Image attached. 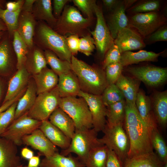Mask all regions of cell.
Listing matches in <instances>:
<instances>
[{"instance_id":"obj_1","label":"cell","mask_w":167,"mask_h":167,"mask_svg":"<svg viewBox=\"0 0 167 167\" xmlns=\"http://www.w3.org/2000/svg\"><path fill=\"white\" fill-rule=\"evenodd\" d=\"M124 127L130 142L127 158L153 152L151 140L153 129L142 119L135 103L126 101Z\"/></svg>"},{"instance_id":"obj_2","label":"cell","mask_w":167,"mask_h":167,"mask_svg":"<svg viewBox=\"0 0 167 167\" xmlns=\"http://www.w3.org/2000/svg\"><path fill=\"white\" fill-rule=\"evenodd\" d=\"M72 71L79 81L81 90L88 93L101 95L108 85L105 70L91 66L72 55L71 60Z\"/></svg>"},{"instance_id":"obj_3","label":"cell","mask_w":167,"mask_h":167,"mask_svg":"<svg viewBox=\"0 0 167 167\" xmlns=\"http://www.w3.org/2000/svg\"><path fill=\"white\" fill-rule=\"evenodd\" d=\"M33 41L43 50H50L61 59L71 62L72 54L66 45L65 37L57 32L45 22L37 21Z\"/></svg>"},{"instance_id":"obj_4","label":"cell","mask_w":167,"mask_h":167,"mask_svg":"<svg viewBox=\"0 0 167 167\" xmlns=\"http://www.w3.org/2000/svg\"><path fill=\"white\" fill-rule=\"evenodd\" d=\"M97 133L93 128L75 129L69 147L66 149L62 150L60 154L66 156L72 153H75L85 164L91 150L103 145L98 140Z\"/></svg>"},{"instance_id":"obj_5","label":"cell","mask_w":167,"mask_h":167,"mask_svg":"<svg viewBox=\"0 0 167 167\" xmlns=\"http://www.w3.org/2000/svg\"><path fill=\"white\" fill-rule=\"evenodd\" d=\"M102 131L104 135L101 138H98V141L115 152L123 166L130 148L129 139L124 124L109 126L106 124Z\"/></svg>"},{"instance_id":"obj_6","label":"cell","mask_w":167,"mask_h":167,"mask_svg":"<svg viewBox=\"0 0 167 167\" xmlns=\"http://www.w3.org/2000/svg\"><path fill=\"white\" fill-rule=\"evenodd\" d=\"M92 20L83 17L75 7L67 5L53 29L64 36L66 35L79 36L89 26Z\"/></svg>"},{"instance_id":"obj_7","label":"cell","mask_w":167,"mask_h":167,"mask_svg":"<svg viewBox=\"0 0 167 167\" xmlns=\"http://www.w3.org/2000/svg\"><path fill=\"white\" fill-rule=\"evenodd\" d=\"M58 107L72 118L75 129L93 128L91 113L86 101L82 97L61 98Z\"/></svg>"},{"instance_id":"obj_8","label":"cell","mask_w":167,"mask_h":167,"mask_svg":"<svg viewBox=\"0 0 167 167\" xmlns=\"http://www.w3.org/2000/svg\"><path fill=\"white\" fill-rule=\"evenodd\" d=\"M165 10L127 14L129 26L135 29L144 38L160 27L167 24Z\"/></svg>"},{"instance_id":"obj_9","label":"cell","mask_w":167,"mask_h":167,"mask_svg":"<svg viewBox=\"0 0 167 167\" xmlns=\"http://www.w3.org/2000/svg\"><path fill=\"white\" fill-rule=\"evenodd\" d=\"M37 95L33 105L27 113V115L40 121L48 120L51 114L58 107L61 97L57 87Z\"/></svg>"},{"instance_id":"obj_10","label":"cell","mask_w":167,"mask_h":167,"mask_svg":"<svg viewBox=\"0 0 167 167\" xmlns=\"http://www.w3.org/2000/svg\"><path fill=\"white\" fill-rule=\"evenodd\" d=\"M41 121L28 116L27 113L15 120L1 137L18 146L23 144L22 138L39 128Z\"/></svg>"},{"instance_id":"obj_11","label":"cell","mask_w":167,"mask_h":167,"mask_svg":"<svg viewBox=\"0 0 167 167\" xmlns=\"http://www.w3.org/2000/svg\"><path fill=\"white\" fill-rule=\"evenodd\" d=\"M95 14L96 25L94 30L90 32L98 54L104 58L107 51L114 44V40L106 24L102 7L97 4L95 7Z\"/></svg>"},{"instance_id":"obj_12","label":"cell","mask_w":167,"mask_h":167,"mask_svg":"<svg viewBox=\"0 0 167 167\" xmlns=\"http://www.w3.org/2000/svg\"><path fill=\"white\" fill-rule=\"evenodd\" d=\"M126 71L139 81L151 87H156L165 82L167 69L151 65L130 66Z\"/></svg>"},{"instance_id":"obj_13","label":"cell","mask_w":167,"mask_h":167,"mask_svg":"<svg viewBox=\"0 0 167 167\" xmlns=\"http://www.w3.org/2000/svg\"><path fill=\"white\" fill-rule=\"evenodd\" d=\"M78 96L83 98L88 105L92 115L93 128L98 132L102 131L106 124V107L102 101L101 95L80 90Z\"/></svg>"},{"instance_id":"obj_14","label":"cell","mask_w":167,"mask_h":167,"mask_svg":"<svg viewBox=\"0 0 167 167\" xmlns=\"http://www.w3.org/2000/svg\"><path fill=\"white\" fill-rule=\"evenodd\" d=\"M143 39L135 29L128 27L118 32L114 43L122 53L127 51L142 49L146 46Z\"/></svg>"},{"instance_id":"obj_15","label":"cell","mask_w":167,"mask_h":167,"mask_svg":"<svg viewBox=\"0 0 167 167\" xmlns=\"http://www.w3.org/2000/svg\"><path fill=\"white\" fill-rule=\"evenodd\" d=\"M22 141L23 144L30 146L39 151L40 156L48 157L58 152L56 146L48 139L39 128L24 136L22 138Z\"/></svg>"},{"instance_id":"obj_16","label":"cell","mask_w":167,"mask_h":167,"mask_svg":"<svg viewBox=\"0 0 167 167\" xmlns=\"http://www.w3.org/2000/svg\"><path fill=\"white\" fill-rule=\"evenodd\" d=\"M126 10L123 0H121L118 5L110 11L105 21L114 40L120 30L129 27Z\"/></svg>"},{"instance_id":"obj_17","label":"cell","mask_w":167,"mask_h":167,"mask_svg":"<svg viewBox=\"0 0 167 167\" xmlns=\"http://www.w3.org/2000/svg\"><path fill=\"white\" fill-rule=\"evenodd\" d=\"M17 146L0 136V167H23Z\"/></svg>"},{"instance_id":"obj_18","label":"cell","mask_w":167,"mask_h":167,"mask_svg":"<svg viewBox=\"0 0 167 167\" xmlns=\"http://www.w3.org/2000/svg\"><path fill=\"white\" fill-rule=\"evenodd\" d=\"M36 23L32 13L21 11L16 31L29 49L34 45L33 39Z\"/></svg>"},{"instance_id":"obj_19","label":"cell","mask_w":167,"mask_h":167,"mask_svg":"<svg viewBox=\"0 0 167 167\" xmlns=\"http://www.w3.org/2000/svg\"><path fill=\"white\" fill-rule=\"evenodd\" d=\"M135 104L139 115L143 121L152 129L157 128V123L153 112L150 98L143 91L139 90Z\"/></svg>"},{"instance_id":"obj_20","label":"cell","mask_w":167,"mask_h":167,"mask_svg":"<svg viewBox=\"0 0 167 167\" xmlns=\"http://www.w3.org/2000/svg\"><path fill=\"white\" fill-rule=\"evenodd\" d=\"M39 128L55 146L60 148L62 150L66 149L69 147L71 139L52 124L49 120L41 121Z\"/></svg>"},{"instance_id":"obj_21","label":"cell","mask_w":167,"mask_h":167,"mask_svg":"<svg viewBox=\"0 0 167 167\" xmlns=\"http://www.w3.org/2000/svg\"><path fill=\"white\" fill-rule=\"evenodd\" d=\"M29 74L24 66L17 70L9 81L3 103L12 99L24 90L28 83Z\"/></svg>"},{"instance_id":"obj_22","label":"cell","mask_w":167,"mask_h":167,"mask_svg":"<svg viewBox=\"0 0 167 167\" xmlns=\"http://www.w3.org/2000/svg\"><path fill=\"white\" fill-rule=\"evenodd\" d=\"M57 86L61 98L76 96L81 90L78 79L72 71L58 76Z\"/></svg>"},{"instance_id":"obj_23","label":"cell","mask_w":167,"mask_h":167,"mask_svg":"<svg viewBox=\"0 0 167 167\" xmlns=\"http://www.w3.org/2000/svg\"><path fill=\"white\" fill-rule=\"evenodd\" d=\"M85 165L77 157L70 154L64 156L56 152L53 155L45 157L41 161L39 167H85Z\"/></svg>"},{"instance_id":"obj_24","label":"cell","mask_w":167,"mask_h":167,"mask_svg":"<svg viewBox=\"0 0 167 167\" xmlns=\"http://www.w3.org/2000/svg\"><path fill=\"white\" fill-rule=\"evenodd\" d=\"M32 14L37 21L46 22L52 28L54 27L57 19L53 13L52 1L50 0H35Z\"/></svg>"},{"instance_id":"obj_25","label":"cell","mask_w":167,"mask_h":167,"mask_svg":"<svg viewBox=\"0 0 167 167\" xmlns=\"http://www.w3.org/2000/svg\"><path fill=\"white\" fill-rule=\"evenodd\" d=\"M49 119L52 124L71 139L75 134V126L73 120L65 112L58 107L51 114Z\"/></svg>"},{"instance_id":"obj_26","label":"cell","mask_w":167,"mask_h":167,"mask_svg":"<svg viewBox=\"0 0 167 167\" xmlns=\"http://www.w3.org/2000/svg\"><path fill=\"white\" fill-rule=\"evenodd\" d=\"M165 51L156 53L142 49L136 52L126 51L121 53L119 63L124 67L143 62H156L158 57Z\"/></svg>"},{"instance_id":"obj_27","label":"cell","mask_w":167,"mask_h":167,"mask_svg":"<svg viewBox=\"0 0 167 167\" xmlns=\"http://www.w3.org/2000/svg\"><path fill=\"white\" fill-rule=\"evenodd\" d=\"M151 99L153 114L157 122L163 127L167 123V91L156 92Z\"/></svg>"},{"instance_id":"obj_28","label":"cell","mask_w":167,"mask_h":167,"mask_svg":"<svg viewBox=\"0 0 167 167\" xmlns=\"http://www.w3.org/2000/svg\"><path fill=\"white\" fill-rule=\"evenodd\" d=\"M33 76L37 95L50 91L57 85L58 75L51 69L47 67Z\"/></svg>"},{"instance_id":"obj_29","label":"cell","mask_w":167,"mask_h":167,"mask_svg":"<svg viewBox=\"0 0 167 167\" xmlns=\"http://www.w3.org/2000/svg\"><path fill=\"white\" fill-rule=\"evenodd\" d=\"M47 62L43 50L34 44L29 49L24 66L29 73L37 74L47 67Z\"/></svg>"},{"instance_id":"obj_30","label":"cell","mask_w":167,"mask_h":167,"mask_svg":"<svg viewBox=\"0 0 167 167\" xmlns=\"http://www.w3.org/2000/svg\"><path fill=\"white\" fill-rule=\"evenodd\" d=\"M140 83L135 78L122 74L115 84L122 93L126 101L135 103Z\"/></svg>"},{"instance_id":"obj_31","label":"cell","mask_w":167,"mask_h":167,"mask_svg":"<svg viewBox=\"0 0 167 167\" xmlns=\"http://www.w3.org/2000/svg\"><path fill=\"white\" fill-rule=\"evenodd\" d=\"M36 91L34 81L28 83L25 92L17 102L15 120L27 113L32 107L36 97Z\"/></svg>"},{"instance_id":"obj_32","label":"cell","mask_w":167,"mask_h":167,"mask_svg":"<svg viewBox=\"0 0 167 167\" xmlns=\"http://www.w3.org/2000/svg\"><path fill=\"white\" fill-rule=\"evenodd\" d=\"M15 54L12 40L6 31L0 41V73L6 72L11 69Z\"/></svg>"},{"instance_id":"obj_33","label":"cell","mask_w":167,"mask_h":167,"mask_svg":"<svg viewBox=\"0 0 167 167\" xmlns=\"http://www.w3.org/2000/svg\"><path fill=\"white\" fill-rule=\"evenodd\" d=\"M153 152L127 158L123 167H163L164 164Z\"/></svg>"},{"instance_id":"obj_34","label":"cell","mask_w":167,"mask_h":167,"mask_svg":"<svg viewBox=\"0 0 167 167\" xmlns=\"http://www.w3.org/2000/svg\"><path fill=\"white\" fill-rule=\"evenodd\" d=\"M125 100L106 107V124L109 126L124 124L125 116Z\"/></svg>"},{"instance_id":"obj_35","label":"cell","mask_w":167,"mask_h":167,"mask_svg":"<svg viewBox=\"0 0 167 167\" xmlns=\"http://www.w3.org/2000/svg\"><path fill=\"white\" fill-rule=\"evenodd\" d=\"M164 2L161 0H140L126 11L127 14L146 13L165 10Z\"/></svg>"},{"instance_id":"obj_36","label":"cell","mask_w":167,"mask_h":167,"mask_svg":"<svg viewBox=\"0 0 167 167\" xmlns=\"http://www.w3.org/2000/svg\"><path fill=\"white\" fill-rule=\"evenodd\" d=\"M44 52L47 64L58 76L72 71L71 63L61 59L50 50H46Z\"/></svg>"},{"instance_id":"obj_37","label":"cell","mask_w":167,"mask_h":167,"mask_svg":"<svg viewBox=\"0 0 167 167\" xmlns=\"http://www.w3.org/2000/svg\"><path fill=\"white\" fill-rule=\"evenodd\" d=\"M108 150L104 145L92 149L86 161L85 167H106Z\"/></svg>"},{"instance_id":"obj_38","label":"cell","mask_w":167,"mask_h":167,"mask_svg":"<svg viewBox=\"0 0 167 167\" xmlns=\"http://www.w3.org/2000/svg\"><path fill=\"white\" fill-rule=\"evenodd\" d=\"M12 45L16 58V68L18 70L24 66L29 49L17 31L13 34Z\"/></svg>"},{"instance_id":"obj_39","label":"cell","mask_w":167,"mask_h":167,"mask_svg":"<svg viewBox=\"0 0 167 167\" xmlns=\"http://www.w3.org/2000/svg\"><path fill=\"white\" fill-rule=\"evenodd\" d=\"M21 11V10L11 12L0 8V18L5 24L8 35L12 40L14 33L17 29L18 19Z\"/></svg>"},{"instance_id":"obj_40","label":"cell","mask_w":167,"mask_h":167,"mask_svg":"<svg viewBox=\"0 0 167 167\" xmlns=\"http://www.w3.org/2000/svg\"><path fill=\"white\" fill-rule=\"evenodd\" d=\"M151 140L153 149L160 160L164 163L167 162V147L165 142L157 128L152 131Z\"/></svg>"},{"instance_id":"obj_41","label":"cell","mask_w":167,"mask_h":167,"mask_svg":"<svg viewBox=\"0 0 167 167\" xmlns=\"http://www.w3.org/2000/svg\"><path fill=\"white\" fill-rule=\"evenodd\" d=\"M102 101L106 106L125 100L124 97L115 84L108 85L101 95Z\"/></svg>"},{"instance_id":"obj_42","label":"cell","mask_w":167,"mask_h":167,"mask_svg":"<svg viewBox=\"0 0 167 167\" xmlns=\"http://www.w3.org/2000/svg\"><path fill=\"white\" fill-rule=\"evenodd\" d=\"M18 101L0 113V136L14 120Z\"/></svg>"},{"instance_id":"obj_43","label":"cell","mask_w":167,"mask_h":167,"mask_svg":"<svg viewBox=\"0 0 167 167\" xmlns=\"http://www.w3.org/2000/svg\"><path fill=\"white\" fill-rule=\"evenodd\" d=\"M123 69V67L119 62L110 64L106 67L105 71L108 85L115 84L122 74Z\"/></svg>"},{"instance_id":"obj_44","label":"cell","mask_w":167,"mask_h":167,"mask_svg":"<svg viewBox=\"0 0 167 167\" xmlns=\"http://www.w3.org/2000/svg\"><path fill=\"white\" fill-rule=\"evenodd\" d=\"M75 4L88 19H92L95 14V7L96 4V1L94 0H73Z\"/></svg>"},{"instance_id":"obj_45","label":"cell","mask_w":167,"mask_h":167,"mask_svg":"<svg viewBox=\"0 0 167 167\" xmlns=\"http://www.w3.org/2000/svg\"><path fill=\"white\" fill-rule=\"evenodd\" d=\"M146 45L156 42L167 41V24L160 27L151 34L144 38Z\"/></svg>"},{"instance_id":"obj_46","label":"cell","mask_w":167,"mask_h":167,"mask_svg":"<svg viewBox=\"0 0 167 167\" xmlns=\"http://www.w3.org/2000/svg\"><path fill=\"white\" fill-rule=\"evenodd\" d=\"M121 53L118 47L114 44L107 51L104 57L102 68L105 70L108 65L119 62Z\"/></svg>"},{"instance_id":"obj_47","label":"cell","mask_w":167,"mask_h":167,"mask_svg":"<svg viewBox=\"0 0 167 167\" xmlns=\"http://www.w3.org/2000/svg\"><path fill=\"white\" fill-rule=\"evenodd\" d=\"M95 49V42L91 35H86L79 39L80 52L89 56L92 54Z\"/></svg>"},{"instance_id":"obj_48","label":"cell","mask_w":167,"mask_h":167,"mask_svg":"<svg viewBox=\"0 0 167 167\" xmlns=\"http://www.w3.org/2000/svg\"><path fill=\"white\" fill-rule=\"evenodd\" d=\"M79 36L73 34L65 37L66 45L69 50L72 54H76L79 51Z\"/></svg>"},{"instance_id":"obj_49","label":"cell","mask_w":167,"mask_h":167,"mask_svg":"<svg viewBox=\"0 0 167 167\" xmlns=\"http://www.w3.org/2000/svg\"><path fill=\"white\" fill-rule=\"evenodd\" d=\"M106 167H123L115 152L109 149L107 152Z\"/></svg>"},{"instance_id":"obj_50","label":"cell","mask_w":167,"mask_h":167,"mask_svg":"<svg viewBox=\"0 0 167 167\" xmlns=\"http://www.w3.org/2000/svg\"><path fill=\"white\" fill-rule=\"evenodd\" d=\"M68 0H53L52 1L53 15L56 19L61 15L63 9L66 6Z\"/></svg>"},{"instance_id":"obj_51","label":"cell","mask_w":167,"mask_h":167,"mask_svg":"<svg viewBox=\"0 0 167 167\" xmlns=\"http://www.w3.org/2000/svg\"><path fill=\"white\" fill-rule=\"evenodd\" d=\"M24 0H17L6 2L5 9L11 12H16L21 10Z\"/></svg>"},{"instance_id":"obj_52","label":"cell","mask_w":167,"mask_h":167,"mask_svg":"<svg viewBox=\"0 0 167 167\" xmlns=\"http://www.w3.org/2000/svg\"><path fill=\"white\" fill-rule=\"evenodd\" d=\"M24 91V90H23L18 95L12 99L3 103L0 106V113L6 109L14 103L18 101L22 96Z\"/></svg>"},{"instance_id":"obj_53","label":"cell","mask_w":167,"mask_h":167,"mask_svg":"<svg viewBox=\"0 0 167 167\" xmlns=\"http://www.w3.org/2000/svg\"><path fill=\"white\" fill-rule=\"evenodd\" d=\"M121 0H103V4L105 7L110 11L116 7Z\"/></svg>"},{"instance_id":"obj_54","label":"cell","mask_w":167,"mask_h":167,"mask_svg":"<svg viewBox=\"0 0 167 167\" xmlns=\"http://www.w3.org/2000/svg\"><path fill=\"white\" fill-rule=\"evenodd\" d=\"M40 155L34 156L28 160L27 165L23 166V167H39L40 163Z\"/></svg>"},{"instance_id":"obj_55","label":"cell","mask_w":167,"mask_h":167,"mask_svg":"<svg viewBox=\"0 0 167 167\" xmlns=\"http://www.w3.org/2000/svg\"><path fill=\"white\" fill-rule=\"evenodd\" d=\"M21 155L23 158L28 160L34 156V152L27 147L21 149Z\"/></svg>"},{"instance_id":"obj_56","label":"cell","mask_w":167,"mask_h":167,"mask_svg":"<svg viewBox=\"0 0 167 167\" xmlns=\"http://www.w3.org/2000/svg\"><path fill=\"white\" fill-rule=\"evenodd\" d=\"M35 0H24L21 11L32 13L33 5Z\"/></svg>"},{"instance_id":"obj_57","label":"cell","mask_w":167,"mask_h":167,"mask_svg":"<svg viewBox=\"0 0 167 167\" xmlns=\"http://www.w3.org/2000/svg\"><path fill=\"white\" fill-rule=\"evenodd\" d=\"M137 1V0H123L126 10L133 6Z\"/></svg>"},{"instance_id":"obj_58","label":"cell","mask_w":167,"mask_h":167,"mask_svg":"<svg viewBox=\"0 0 167 167\" xmlns=\"http://www.w3.org/2000/svg\"><path fill=\"white\" fill-rule=\"evenodd\" d=\"M7 31L6 27L2 20L0 18V31Z\"/></svg>"},{"instance_id":"obj_59","label":"cell","mask_w":167,"mask_h":167,"mask_svg":"<svg viewBox=\"0 0 167 167\" xmlns=\"http://www.w3.org/2000/svg\"><path fill=\"white\" fill-rule=\"evenodd\" d=\"M6 2V0H0V8L5 9V4Z\"/></svg>"},{"instance_id":"obj_60","label":"cell","mask_w":167,"mask_h":167,"mask_svg":"<svg viewBox=\"0 0 167 167\" xmlns=\"http://www.w3.org/2000/svg\"><path fill=\"white\" fill-rule=\"evenodd\" d=\"M6 31H0V41L5 34Z\"/></svg>"},{"instance_id":"obj_61","label":"cell","mask_w":167,"mask_h":167,"mask_svg":"<svg viewBox=\"0 0 167 167\" xmlns=\"http://www.w3.org/2000/svg\"><path fill=\"white\" fill-rule=\"evenodd\" d=\"M2 89L1 84L0 82V100L1 97V96L2 94Z\"/></svg>"},{"instance_id":"obj_62","label":"cell","mask_w":167,"mask_h":167,"mask_svg":"<svg viewBox=\"0 0 167 167\" xmlns=\"http://www.w3.org/2000/svg\"><path fill=\"white\" fill-rule=\"evenodd\" d=\"M163 167H167V162L164 164Z\"/></svg>"}]
</instances>
